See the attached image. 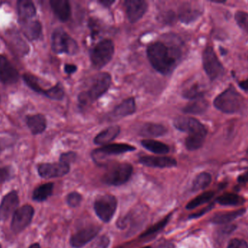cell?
Masks as SVG:
<instances>
[{"label": "cell", "instance_id": "obj_1", "mask_svg": "<svg viewBox=\"0 0 248 248\" xmlns=\"http://www.w3.org/2000/svg\"><path fill=\"white\" fill-rule=\"evenodd\" d=\"M147 55L156 71L163 75H169L182 59V51L179 47L168 46L163 42H155L147 47Z\"/></svg>", "mask_w": 248, "mask_h": 248}, {"label": "cell", "instance_id": "obj_2", "mask_svg": "<svg viewBox=\"0 0 248 248\" xmlns=\"http://www.w3.org/2000/svg\"><path fill=\"white\" fill-rule=\"evenodd\" d=\"M111 80V76L108 73L101 72L96 74L92 79L88 90L78 95L79 103L82 105H88L100 99L108 90Z\"/></svg>", "mask_w": 248, "mask_h": 248}, {"label": "cell", "instance_id": "obj_3", "mask_svg": "<svg viewBox=\"0 0 248 248\" xmlns=\"http://www.w3.org/2000/svg\"><path fill=\"white\" fill-rule=\"evenodd\" d=\"M214 105L223 113H238L244 107L245 99L234 87H230L214 99Z\"/></svg>", "mask_w": 248, "mask_h": 248}, {"label": "cell", "instance_id": "obj_4", "mask_svg": "<svg viewBox=\"0 0 248 248\" xmlns=\"http://www.w3.org/2000/svg\"><path fill=\"white\" fill-rule=\"evenodd\" d=\"M114 52V43L111 39L100 41L90 52V59L93 66L97 69H101L106 66L111 61Z\"/></svg>", "mask_w": 248, "mask_h": 248}, {"label": "cell", "instance_id": "obj_5", "mask_svg": "<svg viewBox=\"0 0 248 248\" xmlns=\"http://www.w3.org/2000/svg\"><path fill=\"white\" fill-rule=\"evenodd\" d=\"M52 49L57 54L74 55L78 52V44L63 29L58 28L52 33Z\"/></svg>", "mask_w": 248, "mask_h": 248}, {"label": "cell", "instance_id": "obj_6", "mask_svg": "<svg viewBox=\"0 0 248 248\" xmlns=\"http://www.w3.org/2000/svg\"><path fill=\"white\" fill-rule=\"evenodd\" d=\"M133 173V167L128 163L114 165L105 173L103 182L110 186H122L129 181Z\"/></svg>", "mask_w": 248, "mask_h": 248}, {"label": "cell", "instance_id": "obj_7", "mask_svg": "<svg viewBox=\"0 0 248 248\" xmlns=\"http://www.w3.org/2000/svg\"><path fill=\"white\" fill-rule=\"evenodd\" d=\"M118 201L113 195H100L96 198L94 209L96 215L103 222L111 221L117 209Z\"/></svg>", "mask_w": 248, "mask_h": 248}, {"label": "cell", "instance_id": "obj_8", "mask_svg": "<svg viewBox=\"0 0 248 248\" xmlns=\"http://www.w3.org/2000/svg\"><path fill=\"white\" fill-rule=\"evenodd\" d=\"M202 66L211 80H216L224 74V68L212 47L208 46L202 52Z\"/></svg>", "mask_w": 248, "mask_h": 248}, {"label": "cell", "instance_id": "obj_9", "mask_svg": "<svg viewBox=\"0 0 248 248\" xmlns=\"http://www.w3.org/2000/svg\"><path fill=\"white\" fill-rule=\"evenodd\" d=\"M34 210L31 205H24L17 208L12 218L11 229L16 234L23 231L33 219Z\"/></svg>", "mask_w": 248, "mask_h": 248}, {"label": "cell", "instance_id": "obj_10", "mask_svg": "<svg viewBox=\"0 0 248 248\" xmlns=\"http://www.w3.org/2000/svg\"><path fill=\"white\" fill-rule=\"evenodd\" d=\"M173 125L176 129L182 132H188L189 135H207L208 131L206 128L200 122L198 119L194 117L187 116H179L173 121Z\"/></svg>", "mask_w": 248, "mask_h": 248}, {"label": "cell", "instance_id": "obj_11", "mask_svg": "<svg viewBox=\"0 0 248 248\" xmlns=\"http://www.w3.org/2000/svg\"><path fill=\"white\" fill-rule=\"evenodd\" d=\"M135 149V147L128 144H113L104 146L101 148L94 150L92 155L94 162L98 163L108 156L119 155V154L134 151Z\"/></svg>", "mask_w": 248, "mask_h": 248}, {"label": "cell", "instance_id": "obj_12", "mask_svg": "<svg viewBox=\"0 0 248 248\" xmlns=\"http://www.w3.org/2000/svg\"><path fill=\"white\" fill-rule=\"evenodd\" d=\"M100 231L98 226H89L81 229L71 236L70 244L74 248H81L94 240Z\"/></svg>", "mask_w": 248, "mask_h": 248}, {"label": "cell", "instance_id": "obj_13", "mask_svg": "<svg viewBox=\"0 0 248 248\" xmlns=\"http://www.w3.org/2000/svg\"><path fill=\"white\" fill-rule=\"evenodd\" d=\"M70 171V165L66 163L59 162L55 163H43L38 167L39 176L44 179H54L62 177L68 174Z\"/></svg>", "mask_w": 248, "mask_h": 248}, {"label": "cell", "instance_id": "obj_14", "mask_svg": "<svg viewBox=\"0 0 248 248\" xmlns=\"http://www.w3.org/2000/svg\"><path fill=\"white\" fill-rule=\"evenodd\" d=\"M19 205V198L16 191H12L3 198L0 204V221H5L13 216Z\"/></svg>", "mask_w": 248, "mask_h": 248}, {"label": "cell", "instance_id": "obj_15", "mask_svg": "<svg viewBox=\"0 0 248 248\" xmlns=\"http://www.w3.org/2000/svg\"><path fill=\"white\" fill-rule=\"evenodd\" d=\"M124 4L128 20L132 23L140 20L148 8V4L144 0H126Z\"/></svg>", "mask_w": 248, "mask_h": 248}, {"label": "cell", "instance_id": "obj_16", "mask_svg": "<svg viewBox=\"0 0 248 248\" xmlns=\"http://www.w3.org/2000/svg\"><path fill=\"white\" fill-rule=\"evenodd\" d=\"M18 78L16 68L5 57L0 55V81L4 84H14L17 83Z\"/></svg>", "mask_w": 248, "mask_h": 248}, {"label": "cell", "instance_id": "obj_17", "mask_svg": "<svg viewBox=\"0 0 248 248\" xmlns=\"http://www.w3.org/2000/svg\"><path fill=\"white\" fill-rule=\"evenodd\" d=\"M140 163L147 167H158V168H168L176 167L177 162L175 159L169 157H154V156H145L140 157Z\"/></svg>", "mask_w": 248, "mask_h": 248}, {"label": "cell", "instance_id": "obj_18", "mask_svg": "<svg viewBox=\"0 0 248 248\" xmlns=\"http://www.w3.org/2000/svg\"><path fill=\"white\" fill-rule=\"evenodd\" d=\"M20 26L23 34L30 40H36L42 36V24L38 20H20Z\"/></svg>", "mask_w": 248, "mask_h": 248}, {"label": "cell", "instance_id": "obj_19", "mask_svg": "<svg viewBox=\"0 0 248 248\" xmlns=\"http://www.w3.org/2000/svg\"><path fill=\"white\" fill-rule=\"evenodd\" d=\"M202 14V11L200 9L194 7L189 3L181 6L179 11V18L182 23H190L196 20Z\"/></svg>", "mask_w": 248, "mask_h": 248}, {"label": "cell", "instance_id": "obj_20", "mask_svg": "<svg viewBox=\"0 0 248 248\" xmlns=\"http://www.w3.org/2000/svg\"><path fill=\"white\" fill-rule=\"evenodd\" d=\"M49 3L54 13L60 20L66 21L70 18L71 9L69 1L67 0H51Z\"/></svg>", "mask_w": 248, "mask_h": 248}, {"label": "cell", "instance_id": "obj_21", "mask_svg": "<svg viewBox=\"0 0 248 248\" xmlns=\"http://www.w3.org/2000/svg\"><path fill=\"white\" fill-rule=\"evenodd\" d=\"M182 95L185 99L196 100L203 97L204 90L199 82L191 81L184 86Z\"/></svg>", "mask_w": 248, "mask_h": 248}, {"label": "cell", "instance_id": "obj_22", "mask_svg": "<svg viewBox=\"0 0 248 248\" xmlns=\"http://www.w3.org/2000/svg\"><path fill=\"white\" fill-rule=\"evenodd\" d=\"M26 123L33 135L42 133L46 128V120L42 115H29L26 117Z\"/></svg>", "mask_w": 248, "mask_h": 248}, {"label": "cell", "instance_id": "obj_23", "mask_svg": "<svg viewBox=\"0 0 248 248\" xmlns=\"http://www.w3.org/2000/svg\"><path fill=\"white\" fill-rule=\"evenodd\" d=\"M121 128L118 125H113L100 132L94 138V143L97 145H106L111 142L120 133Z\"/></svg>", "mask_w": 248, "mask_h": 248}, {"label": "cell", "instance_id": "obj_24", "mask_svg": "<svg viewBox=\"0 0 248 248\" xmlns=\"http://www.w3.org/2000/svg\"><path fill=\"white\" fill-rule=\"evenodd\" d=\"M136 103L134 98L125 99L122 103L116 106L113 112V117L121 118L133 115L136 112Z\"/></svg>", "mask_w": 248, "mask_h": 248}, {"label": "cell", "instance_id": "obj_25", "mask_svg": "<svg viewBox=\"0 0 248 248\" xmlns=\"http://www.w3.org/2000/svg\"><path fill=\"white\" fill-rule=\"evenodd\" d=\"M17 9L20 20H30L36 16V7L30 0H19Z\"/></svg>", "mask_w": 248, "mask_h": 248}, {"label": "cell", "instance_id": "obj_26", "mask_svg": "<svg viewBox=\"0 0 248 248\" xmlns=\"http://www.w3.org/2000/svg\"><path fill=\"white\" fill-rule=\"evenodd\" d=\"M167 132V129L162 125L155 123H146L141 127L140 135L143 137L163 136Z\"/></svg>", "mask_w": 248, "mask_h": 248}, {"label": "cell", "instance_id": "obj_27", "mask_svg": "<svg viewBox=\"0 0 248 248\" xmlns=\"http://www.w3.org/2000/svg\"><path fill=\"white\" fill-rule=\"evenodd\" d=\"M209 103L203 98L192 100L183 109V112L190 115H202L206 112Z\"/></svg>", "mask_w": 248, "mask_h": 248}, {"label": "cell", "instance_id": "obj_28", "mask_svg": "<svg viewBox=\"0 0 248 248\" xmlns=\"http://www.w3.org/2000/svg\"><path fill=\"white\" fill-rule=\"evenodd\" d=\"M141 144L146 149L155 154H166L170 151L169 146L155 140H143L141 141Z\"/></svg>", "mask_w": 248, "mask_h": 248}, {"label": "cell", "instance_id": "obj_29", "mask_svg": "<svg viewBox=\"0 0 248 248\" xmlns=\"http://www.w3.org/2000/svg\"><path fill=\"white\" fill-rule=\"evenodd\" d=\"M53 183H45L38 186L33 193V199L36 202H44L46 200L53 192Z\"/></svg>", "mask_w": 248, "mask_h": 248}, {"label": "cell", "instance_id": "obj_30", "mask_svg": "<svg viewBox=\"0 0 248 248\" xmlns=\"http://www.w3.org/2000/svg\"><path fill=\"white\" fill-rule=\"evenodd\" d=\"M246 212V210L240 209L238 211H232V212L224 213L216 215L213 218L212 222L217 224H224L234 221L238 217L241 216Z\"/></svg>", "mask_w": 248, "mask_h": 248}, {"label": "cell", "instance_id": "obj_31", "mask_svg": "<svg viewBox=\"0 0 248 248\" xmlns=\"http://www.w3.org/2000/svg\"><path fill=\"white\" fill-rule=\"evenodd\" d=\"M217 202L222 205L234 206V205H240L244 203V199L239 195L227 193L218 198L217 199Z\"/></svg>", "mask_w": 248, "mask_h": 248}, {"label": "cell", "instance_id": "obj_32", "mask_svg": "<svg viewBox=\"0 0 248 248\" xmlns=\"http://www.w3.org/2000/svg\"><path fill=\"white\" fill-rule=\"evenodd\" d=\"M211 182V176L208 173L198 175L192 183V190L198 191L205 189Z\"/></svg>", "mask_w": 248, "mask_h": 248}, {"label": "cell", "instance_id": "obj_33", "mask_svg": "<svg viewBox=\"0 0 248 248\" xmlns=\"http://www.w3.org/2000/svg\"><path fill=\"white\" fill-rule=\"evenodd\" d=\"M214 195V193L213 192H207L202 193V195H199V196L190 201L186 205V208L187 210H192L197 208V207L200 206V205H203V204L209 202L212 199Z\"/></svg>", "mask_w": 248, "mask_h": 248}, {"label": "cell", "instance_id": "obj_34", "mask_svg": "<svg viewBox=\"0 0 248 248\" xmlns=\"http://www.w3.org/2000/svg\"><path fill=\"white\" fill-rule=\"evenodd\" d=\"M23 80H24L26 84L31 89H32L33 91L36 92L38 93H41V94H43L45 96L46 90H44L42 86L39 84V80H38L37 77L27 73V74H23Z\"/></svg>", "mask_w": 248, "mask_h": 248}, {"label": "cell", "instance_id": "obj_35", "mask_svg": "<svg viewBox=\"0 0 248 248\" xmlns=\"http://www.w3.org/2000/svg\"><path fill=\"white\" fill-rule=\"evenodd\" d=\"M45 96L52 100H62L65 96L63 87L60 83L57 84L54 87L46 90Z\"/></svg>", "mask_w": 248, "mask_h": 248}, {"label": "cell", "instance_id": "obj_36", "mask_svg": "<svg viewBox=\"0 0 248 248\" xmlns=\"http://www.w3.org/2000/svg\"><path fill=\"white\" fill-rule=\"evenodd\" d=\"M171 216L170 214H169V215L166 217V218H163L162 221H160V222L157 223V224H155L153 227H150V229L147 230V231H144L142 234H141V237H148V236L151 235L153 234H155L157 231H160V230H163L166 225H167L169 221H170V218Z\"/></svg>", "mask_w": 248, "mask_h": 248}, {"label": "cell", "instance_id": "obj_37", "mask_svg": "<svg viewBox=\"0 0 248 248\" xmlns=\"http://www.w3.org/2000/svg\"><path fill=\"white\" fill-rule=\"evenodd\" d=\"M234 18L238 26L248 33V13L244 11L236 12Z\"/></svg>", "mask_w": 248, "mask_h": 248}, {"label": "cell", "instance_id": "obj_38", "mask_svg": "<svg viewBox=\"0 0 248 248\" xmlns=\"http://www.w3.org/2000/svg\"><path fill=\"white\" fill-rule=\"evenodd\" d=\"M82 201V196L81 194L77 192H73L68 194L66 198L67 204L71 208H77L81 204Z\"/></svg>", "mask_w": 248, "mask_h": 248}, {"label": "cell", "instance_id": "obj_39", "mask_svg": "<svg viewBox=\"0 0 248 248\" xmlns=\"http://www.w3.org/2000/svg\"><path fill=\"white\" fill-rule=\"evenodd\" d=\"M110 245V239L107 236L103 235L97 237L92 243L90 248H108Z\"/></svg>", "mask_w": 248, "mask_h": 248}, {"label": "cell", "instance_id": "obj_40", "mask_svg": "<svg viewBox=\"0 0 248 248\" xmlns=\"http://www.w3.org/2000/svg\"><path fill=\"white\" fill-rule=\"evenodd\" d=\"M77 158V154L73 152V151H70V152L63 153V154H61V157H60V162L66 163V164L70 165L71 163H74L76 161Z\"/></svg>", "mask_w": 248, "mask_h": 248}, {"label": "cell", "instance_id": "obj_41", "mask_svg": "<svg viewBox=\"0 0 248 248\" xmlns=\"http://www.w3.org/2000/svg\"><path fill=\"white\" fill-rule=\"evenodd\" d=\"M11 173L9 167H0V184L10 180Z\"/></svg>", "mask_w": 248, "mask_h": 248}, {"label": "cell", "instance_id": "obj_42", "mask_svg": "<svg viewBox=\"0 0 248 248\" xmlns=\"http://www.w3.org/2000/svg\"><path fill=\"white\" fill-rule=\"evenodd\" d=\"M227 248H248V245L245 240L234 239L230 242Z\"/></svg>", "mask_w": 248, "mask_h": 248}, {"label": "cell", "instance_id": "obj_43", "mask_svg": "<svg viewBox=\"0 0 248 248\" xmlns=\"http://www.w3.org/2000/svg\"><path fill=\"white\" fill-rule=\"evenodd\" d=\"M64 69L67 74H72L77 71V66L74 64H65Z\"/></svg>", "mask_w": 248, "mask_h": 248}, {"label": "cell", "instance_id": "obj_44", "mask_svg": "<svg viewBox=\"0 0 248 248\" xmlns=\"http://www.w3.org/2000/svg\"><path fill=\"white\" fill-rule=\"evenodd\" d=\"M213 205H209V206L208 207V208H204L203 210H202V211H200V212L197 213V214H193V215H190L189 216V218H198V217L202 216L203 214H205V213L208 212V211H211V209H212L213 208Z\"/></svg>", "mask_w": 248, "mask_h": 248}, {"label": "cell", "instance_id": "obj_45", "mask_svg": "<svg viewBox=\"0 0 248 248\" xmlns=\"http://www.w3.org/2000/svg\"><path fill=\"white\" fill-rule=\"evenodd\" d=\"M238 182H240V183H248V171L239 177Z\"/></svg>", "mask_w": 248, "mask_h": 248}, {"label": "cell", "instance_id": "obj_46", "mask_svg": "<svg viewBox=\"0 0 248 248\" xmlns=\"http://www.w3.org/2000/svg\"><path fill=\"white\" fill-rule=\"evenodd\" d=\"M239 86H240V88L248 92V79L240 82V83H239Z\"/></svg>", "mask_w": 248, "mask_h": 248}, {"label": "cell", "instance_id": "obj_47", "mask_svg": "<svg viewBox=\"0 0 248 248\" xmlns=\"http://www.w3.org/2000/svg\"><path fill=\"white\" fill-rule=\"evenodd\" d=\"M157 248H175L173 243H169V242H165L158 246Z\"/></svg>", "mask_w": 248, "mask_h": 248}, {"label": "cell", "instance_id": "obj_48", "mask_svg": "<svg viewBox=\"0 0 248 248\" xmlns=\"http://www.w3.org/2000/svg\"><path fill=\"white\" fill-rule=\"evenodd\" d=\"M99 2L103 4L105 7H109L115 2V1H111V0H101V1H99Z\"/></svg>", "mask_w": 248, "mask_h": 248}, {"label": "cell", "instance_id": "obj_49", "mask_svg": "<svg viewBox=\"0 0 248 248\" xmlns=\"http://www.w3.org/2000/svg\"><path fill=\"white\" fill-rule=\"evenodd\" d=\"M29 248H41L40 246L38 243H34V244H32L31 246H30Z\"/></svg>", "mask_w": 248, "mask_h": 248}, {"label": "cell", "instance_id": "obj_50", "mask_svg": "<svg viewBox=\"0 0 248 248\" xmlns=\"http://www.w3.org/2000/svg\"><path fill=\"white\" fill-rule=\"evenodd\" d=\"M1 145H0V153H1Z\"/></svg>", "mask_w": 248, "mask_h": 248}, {"label": "cell", "instance_id": "obj_51", "mask_svg": "<svg viewBox=\"0 0 248 248\" xmlns=\"http://www.w3.org/2000/svg\"><path fill=\"white\" fill-rule=\"evenodd\" d=\"M151 248L150 247H144V248Z\"/></svg>", "mask_w": 248, "mask_h": 248}, {"label": "cell", "instance_id": "obj_52", "mask_svg": "<svg viewBox=\"0 0 248 248\" xmlns=\"http://www.w3.org/2000/svg\"><path fill=\"white\" fill-rule=\"evenodd\" d=\"M247 154H248V150H247Z\"/></svg>", "mask_w": 248, "mask_h": 248}, {"label": "cell", "instance_id": "obj_53", "mask_svg": "<svg viewBox=\"0 0 248 248\" xmlns=\"http://www.w3.org/2000/svg\"><path fill=\"white\" fill-rule=\"evenodd\" d=\"M0 248H1V245H0Z\"/></svg>", "mask_w": 248, "mask_h": 248}]
</instances>
